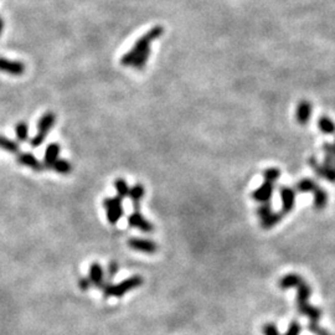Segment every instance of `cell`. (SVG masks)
Instances as JSON below:
<instances>
[{
	"label": "cell",
	"instance_id": "cell-21",
	"mask_svg": "<svg viewBox=\"0 0 335 335\" xmlns=\"http://www.w3.org/2000/svg\"><path fill=\"white\" fill-rule=\"evenodd\" d=\"M326 204H328V194L322 188H319L317 191H314V207L317 210H323Z\"/></svg>",
	"mask_w": 335,
	"mask_h": 335
},
{
	"label": "cell",
	"instance_id": "cell-23",
	"mask_svg": "<svg viewBox=\"0 0 335 335\" xmlns=\"http://www.w3.org/2000/svg\"><path fill=\"white\" fill-rule=\"evenodd\" d=\"M0 149H4L9 153H18L20 147L16 142L7 138L5 136H0Z\"/></svg>",
	"mask_w": 335,
	"mask_h": 335
},
{
	"label": "cell",
	"instance_id": "cell-27",
	"mask_svg": "<svg viewBox=\"0 0 335 335\" xmlns=\"http://www.w3.org/2000/svg\"><path fill=\"white\" fill-rule=\"evenodd\" d=\"M272 213H273V210H272L271 201L270 202H263V204H261L257 208V215L260 216V219L266 218V216H268Z\"/></svg>",
	"mask_w": 335,
	"mask_h": 335
},
{
	"label": "cell",
	"instance_id": "cell-1",
	"mask_svg": "<svg viewBox=\"0 0 335 335\" xmlns=\"http://www.w3.org/2000/svg\"><path fill=\"white\" fill-rule=\"evenodd\" d=\"M164 34V27L156 25L136 41L133 48L120 59V64L136 70H143L150 55V44Z\"/></svg>",
	"mask_w": 335,
	"mask_h": 335
},
{
	"label": "cell",
	"instance_id": "cell-4",
	"mask_svg": "<svg viewBox=\"0 0 335 335\" xmlns=\"http://www.w3.org/2000/svg\"><path fill=\"white\" fill-rule=\"evenodd\" d=\"M55 123H56V114L54 112H46V113L41 116L39 123H37V133L30 141V144H31L32 148H39L45 142L46 136L54 127Z\"/></svg>",
	"mask_w": 335,
	"mask_h": 335
},
{
	"label": "cell",
	"instance_id": "cell-18",
	"mask_svg": "<svg viewBox=\"0 0 335 335\" xmlns=\"http://www.w3.org/2000/svg\"><path fill=\"white\" fill-rule=\"evenodd\" d=\"M301 278H302V277L299 276V274L288 273V274H285L284 277H282L281 279H279L278 287L281 288V289H283V290L289 289V288H295Z\"/></svg>",
	"mask_w": 335,
	"mask_h": 335
},
{
	"label": "cell",
	"instance_id": "cell-2",
	"mask_svg": "<svg viewBox=\"0 0 335 335\" xmlns=\"http://www.w3.org/2000/svg\"><path fill=\"white\" fill-rule=\"evenodd\" d=\"M295 288L297 289V309L302 315L309 319V330L315 335H330L318 324L319 319L322 318V310L317 308V307H313L309 303L310 295H312L310 285L303 278H301Z\"/></svg>",
	"mask_w": 335,
	"mask_h": 335
},
{
	"label": "cell",
	"instance_id": "cell-33",
	"mask_svg": "<svg viewBox=\"0 0 335 335\" xmlns=\"http://www.w3.org/2000/svg\"><path fill=\"white\" fill-rule=\"evenodd\" d=\"M3 30H4V20H3V18L0 16V35H2Z\"/></svg>",
	"mask_w": 335,
	"mask_h": 335
},
{
	"label": "cell",
	"instance_id": "cell-25",
	"mask_svg": "<svg viewBox=\"0 0 335 335\" xmlns=\"http://www.w3.org/2000/svg\"><path fill=\"white\" fill-rule=\"evenodd\" d=\"M15 134L19 142H26L29 138V125L26 122H19L15 125Z\"/></svg>",
	"mask_w": 335,
	"mask_h": 335
},
{
	"label": "cell",
	"instance_id": "cell-9",
	"mask_svg": "<svg viewBox=\"0 0 335 335\" xmlns=\"http://www.w3.org/2000/svg\"><path fill=\"white\" fill-rule=\"evenodd\" d=\"M25 70L26 67L24 62L0 57V72L9 73V75L13 76H21L25 73Z\"/></svg>",
	"mask_w": 335,
	"mask_h": 335
},
{
	"label": "cell",
	"instance_id": "cell-31",
	"mask_svg": "<svg viewBox=\"0 0 335 335\" xmlns=\"http://www.w3.org/2000/svg\"><path fill=\"white\" fill-rule=\"evenodd\" d=\"M323 152L326 156L335 159V145L330 144V143H324L323 144Z\"/></svg>",
	"mask_w": 335,
	"mask_h": 335
},
{
	"label": "cell",
	"instance_id": "cell-32",
	"mask_svg": "<svg viewBox=\"0 0 335 335\" xmlns=\"http://www.w3.org/2000/svg\"><path fill=\"white\" fill-rule=\"evenodd\" d=\"M78 287L81 290H89L92 287V282L89 277H82L78 279Z\"/></svg>",
	"mask_w": 335,
	"mask_h": 335
},
{
	"label": "cell",
	"instance_id": "cell-6",
	"mask_svg": "<svg viewBox=\"0 0 335 335\" xmlns=\"http://www.w3.org/2000/svg\"><path fill=\"white\" fill-rule=\"evenodd\" d=\"M128 246L131 247L132 249H134V251L143 252V254L152 255L158 251V245H156L154 241L147 240V238H129Z\"/></svg>",
	"mask_w": 335,
	"mask_h": 335
},
{
	"label": "cell",
	"instance_id": "cell-29",
	"mask_svg": "<svg viewBox=\"0 0 335 335\" xmlns=\"http://www.w3.org/2000/svg\"><path fill=\"white\" fill-rule=\"evenodd\" d=\"M118 270H119V266H118L117 262H109L108 267H107V282H111L112 279L114 278V276L117 274Z\"/></svg>",
	"mask_w": 335,
	"mask_h": 335
},
{
	"label": "cell",
	"instance_id": "cell-3",
	"mask_svg": "<svg viewBox=\"0 0 335 335\" xmlns=\"http://www.w3.org/2000/svg\"><path fill=\"white\" fill-rule=\"evenodd\" d=\"M144 283V279L139 274H134V276L129 277L124 281L119 282L117 284H112L111 282H107L102 288V292L106 298H111V297H116V298H122L123 296L127 295L131 290L137 289Z\"/></svg>",
	"mask_w": 335,
	"mask_h": 335
},
{
	"label": "cell",
	"instance_id": "cell-19",
	"mask_svg": "<svg viewBox=\"0 0 335 335\" xmlns=\"http://www.w3.org/2000/svg\"><path fill=\"white\" fill-rule=\"evenodd\" d=\"M297 191L299 193H314L319 189L318 184L315 183L314 180L312 179H302L301 181H298L296 185Z\"/></svg>",
	"mask_w": 335,
	"mask_h": 335
},
{
	"label": "cell",
	"instance_id": "cell-11",
	"mask_svg": "<svg viewBox=\"0 0 335 335\" xmlns=\"http://www.w3.org/2000/svg\"><path fill=\"white\" fill-rule=\"evenodd\" d=\"M89 278L91 279V282H92V285L97 287L98 289H102L104 284L107 283L106 278H104V271L102 266L97 262L92 263V265L90 266Z\"/></svg>",
	"mask_w": 335,
	"mask_h": 335
},
{
	"label": "cell",
	"instance_id": "cell-30",
	"mask_svg": "<svg viewBox=\"0 0 335 335\" xmlns=\"http://www.w3.org/2000/svg\"><path fill=\"white\" fill-rule=\"evenodd\" d=\"M262 333L263 335H281L278 331V328L273 323H266L262 326Z\"/></svg>",
	"mask_w": 335,
	"mask_h": 335
},
{
	"label": "cell",
	"instance_id": "cell-5",
	"mask_svg": "<svg viewBox=\"0 0 335 335\" xmlns=\"http://www.w3.org/2000/svg\"><path fill=\"white\" fill-rule=\"evenodd\" d=\"M103 207L106 208L107 220L111 225H116L124 214L122 206V199H119V197H106L103 200Z\"/></svg>",
	"mask_w": 335,
	"mask_h": 335
},
{
	"label": "cell",
	"instance_id": "cell-24",
	"mask_svg": "<svg viewBox=\"0 0 335 335\" xmlns=\"http://www.w3.org/2000/svg\"><path fill=\"white\" fill-rule=\"evenodd\" d=\"M114 188H116V191H117V197H119V199H122V200L125 199V197H128L129 186H128V183L124 179L119 178V179H117L116 181H114Z\"/></svg>",
	"mask_w": 335,
	"mask_h": 335
},
{
	"label": "cell",
	"instance_id": "cell-16",
	"mask_svg": "<svg viewBox=\"0 0 335 335\" xmlns=\"http://www.w3.org/2000/svg\"><path fill=\"white\" fill-rule=\"evenodd\" d=\"M144 186L141 185V184H136L134 186L129 188L128 197L132 200V202H133L134 211H139V202H141L143 197H144Z\"/></svg>",
	"mask_w": 335,
	"mask_h": 335
},
{
	"label": "cell",
	"instance_id": "cell-7",
	"mask_svg": "<svg viewBox=\"0 0 335 335\" xmlns=\"http://www.w3.org/2000/svg\"><path fill=\"white\" fill-rule=\"evenodd\" d=\"M308 163L318 177L330 181V183H335V167L328 166L325 164H319V161L314 156L309 159Z\"/></svg>",
	"mask_w": 335,
	"mask_h": 335
},
{
	"label": "cell",
	"instance_id": "cell-8",
	"mask_svg": "<svg viewBox=\"0 0 335 335\" xmlns=\"http://www.w3.org/2000/svg\"><path fill=\"white\" fill-rule=\"evenodd\" d=\"M129 227L141 230L143 232H153L154 231V225L148 221L139 211H134L128 216Z\"/></svg>",
	"mask_w": 335,
	"mask_h": 335
},
{
	"label": "cell",
	"instance_id": "cell-14",
	"mask_svg": "<svg viewBox=\"0 0 335 335\" xmlns=\"http://www.w3.org/2000/svg\"><path fill=\"white\" fill-rule=\"evenodd\" d=\"M16 160H18L19 164L30 167V169H32L34 172H41V170H44V164L41 163L34 154H31V153H21V154L18 155Z\"/></svg>",
	"mask_w": 335,
	"mask_h": 335
},
{
	"label": "cell",
	"instance_id": "cell-22",
	"mask_svg": "<svg viewBox=\"0 0 335 335\" xmlns=\"http://www.w3.org/2000/svg\"><path fill=\"white\" fill-rule=\"evenodd\" d=\"M50 169L55 170V172L59 173V174H68V173H71V170H72V165H71L67 160H65V159H57L50 166Z\"/></svg>",
	"mask_w": 335,
	"mask_h": 335
},
{
	"label": "cell",
	"instance_id": "cell-20",
	"mask_svg": "<svg viewBox=\"0 0 335 335\" xmlns=\"http://www.w3.org/2000/svg\"><path fill=\"white\" fill-rule=\"evenodd\" d=\"M318 128L324 134H335V123L328 116L319 117Z\"/></svg>",
	"mask_w": 335,
	"mask_h": 335
},
{
	"label": "cell",
	"instance_id": "cell-15",
	"mask_svg": "<svg viewBox=\"0 0 335 335\" xmlns=\"http://www.w3.org/2000/svg\"><path fill=\"white\" fill-rule=\"evenodd\" d=\"M60 150H61V148H60L57 143H51V144L48 145L45 150V158H44V167L50 169L52 164L59 159Z\"/></svg>",
	"mask_w": 335,
	"mask_h": 335
},
{
	"label": "cell",
	"instance_id": "cell-35",
	"mask_svg": "<svg viewBox=\"0 0 335 335\" xmlns=\"http://www.w3.org/2000/svg\"><path fill=\"white\" fill-rule=\"evenodd\" d=\"M334 145H335V142H334Z\"/></svg>",
	"mask_w": 335,
	"mask_h": 335
},
{
	"label": "cell",
	"instance_id": "cell-34",
	"mask_svg": "<svg viewBox=\"0 0 335 335\" xmlns=\"http://www.w3.org/2000/svg\"><path fill=\"white\" fill-rule=\"evenodd\" d=\"M334 167H335V159H334Z\"/></svg>",
	"mask_w": 335,
	"mask_h": 335
},
{
	"label": "cell",
	"instance_id": "cell-26",
	"mask_svg": "<svg viewBox=\"0 0 335 335\" xmlns=\"http://www.w3.org/2000/svg\"><path fill=\"white\" fill-rule=\"evenodd\" d=\"M279 177H281V170L277 169V167H268V169H266L265 173H263L265 181L271 184L276 183V181L279 179Z\"/></svg>",
	"mask_w": 335,
	"mask_h": 335
},
{
	"label": "cell",
	"instance_id": "cell-10",
	"mask_svg": "<svg viewBox=\"0 0 335 335\" xmlns=\"http://www.w3.org/2000/svg\"><path fill=\"white\" fill-rule=\"evenodd\" d=\"M282 199V211L281 213L285 215V214L292 213L293 208L296 205V191L293 190L289 186H282L279 190Z\"/></svg>",
	"mask_w": 335,
	"mask_h": 335
},
{
	"label": "cell",
	"instance_id": "cell-13",
	"mask_svg": "<svg viewBox=\"0 0 335 335\" xmlns=\"http://www.w3.org/2000/svg\"><path fill=\"white\" fill-rule=\"evenodd\" d=\"M273 191H274V184L265 181L260 188L256 189V190L252 193V199L256 200V201L260 202V204L270 202L272 199V195H273Z\"/></svg>",
	"mask_w": 335,
	"mask_h": 335
},
{
	"label": "cell",
	"instance_id": "cell-28",
	"mask_svg": "<svg viewBox=\"0 0 335 335\" xmlns=\"http://www.w3.org/2000/svg\"><path fill=\"white\" fill-rule=\"evenodd\" d=\"M301 331H302L301 324H299L298 320L295 319L289 323L287 331H285L283 335H299L301 334Z\"/></svg>",
	"mask_w": 335,
	"mask_h": 335
},
{
	"label": "cell",
	"instance_id": "cell-17",
	"mask_svg": "<svg viewBox=\"0 0 335 335\" xmlns=\"http://www.w3.org/2000/svg\"><path fill=\"white\" fill-rule=\"evenodd\" d=\"M283 216L284 215L281 211L279 213H272L268 216H266V218L261 219V227L265 230H270L272 227L276 226L277 224H279L282 219H283Z\"/></svg>",
	"mask_w": 335,
	"mask_h": 335
},
{
	"label": "cell",
	"instance_id": "cell-12",
	"mask_svg": "<svg viewBox=\"0 0 335 335\" xmlns=\"http://www.w3.org/2000/svg\"><path fill=\"white\" fill-rule=\"evenodd\" d=\"M312 113H313V107L312 103L308 102V101L303 100L298 103L296 109V119L299 124L306 125L307 123L309 122L310 118H312Z\"/></svg>",
	"mask_w": 335,
	"mask_h": 335
}]
</instances>
